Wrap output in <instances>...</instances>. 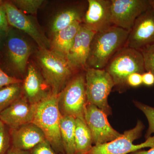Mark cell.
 Here are the masks:
<instances>
[{
  "label": "cell",
  "instance_id": "obj_1",
  "mask_svg": "<svg viewBox=\"0 0 154 154\" xmlns=\"http://www.w3.org/2000/svg\"><path fill=\"white\" fill-rule=\"evenodd\" d=\"M129 33L113 25L95 33L91 42L87 69H105L116 53L124 47Z\"/></svg>",
  "mask_w": 154,
  "mask_h": 154
},
{
  "label": "cell",
  "instance_id": "obj_2",
  "mask_svg": "<svg viewBox=\"0 0 154 154\" xmlns=\"http://www.w3.org/2000/svg\"><path fill=\"white\" fill-rule=\"evenodd\" d=\"M36 58L52 94L58 95L75 75V70L66 56L51 49H39Z\"/></svg>",
  "mask_w": 154,
  "mask_h": 154
},
{
  "label": "cell",
  "instance_id": "obj_3",
  "mask_svg": "<svg viewBox=\"0 0 154 154\" xmlns=\"http://www.w3.org/2000/svg\"><path fill=\"white\" fill-rule=\"evenodd\" d=\"M58 95L52 94L36 104L32 123L42 131L46 140L58 154L65 153L60 136L62 115L58 106Z\"/></svg>",
  "mask_w": 154,
  "mask_h": 154
},
{
  "label": "cell",
  "instance_id": "obj_4",
  "mask_svg": "<svg viewBox=\"0 0 154 154\" xmlns=\"http://www.w3.org/2000/svg\"><path fill=\"white\" fill-rule=\"evenodd\" d=\"M104 69L112 78L115 86L124 87L130 75L146 72L143 55L140 51L124 46L111 58Z\"/></svg>",
  "mask_w": 154,
  "mask_h": 154
},
{
  "label": "cell",
  "instance_id": "obj_5",
  "mask_svg": "<svg viewBox=\"0 0 154 154\" xmlns=\"http://www.w3.org/2000/svg\"><path fill=\"white\" fill-rule=\"evenodd\" d=\"M58 106L62 116L84 118L88 105L85 76L82 73L75 75L58 94Z\"/></svg>",
  "mask_w": 154,
  "mask_h": 154
},
{
  "label": "cell",
  "instance_id": "obj_6",
  "mask_svg": "<svg viewBox=\"0 0 154 154\" xmlns=\"http://www.w3.org/2000/svg\"><path fill=\"white\" fill-rule=\"evenodd\" d=\"M85 76L88 104L95 105L107 116L111 115L108 97L115 85L110 75L104 69L88 68Z\"/></svg>",
  "mask_w": 154,
  "mask_h": 154
},
{
  "label": "cell",
  "instance_id": "obj_7",
  "mask_svg": "<svg viewBox=\"0 0 154 154\" xmlns=\"http://www.w3.org/2000/svg\"><path fill=\"white\" fill-rule=\"evenodd\" d=\"M144 128L143 122L138 120L135 127L125 131L120 137L107 143L93 146L85 154H129L145 148H153L154 136L140 144L133 143L142 136Z\"/></svg>",
  "mask_w": 154,
  "mask_h": 154
},
{
  "label": "cell",
  "instance_id": "obj_8",
  "mask_svg": "<svg viewBox=\"0 0 154 154\" xmlns=\"http://www.w3.org/2000/svg\"><path fill=\"white\" fill-rule=\"evenodd\" d=\"M114 26L130 32L137 19L151 7L150 0H111Z\"/></svg>",
  "mask_w": 154,
  "mask_h": 154
},
{
  "label": "cell",
  "instance_id": "obj_9",
  "mask_svg": "<svg viewBox=\"0 0 154 154\" xmlns=\"http://www.w3.org/2000/svg\"><path fill=\"white\" fill-rule=\"evenodd\" d=\"M107 116L95 105L88 104L84 118L91 131L95 145L109 142L121 136L122 134L111 126Z\"/></svg>",
  "mask_w": 154,
  "mask_h": 154
},
{
  "label": "cell",
  "instance_id": "obj_10",
  "mask_svg": "<svg viewBox=\"0 0 154 154\" xmlns=\"http://www.w3.org/2000/svg\"><path fill=\"white\" fill-rule=\"evenodd\" d=\"M9 25L27 33L38 45L40 49H50L49 40L33 19L23 14L11 2L2 3Z\"/></svg>",
  "mask_w": 154,
  "mask_h": 154
},
{
  "label": "cell",
  "instance_id": "obj_11",
  "mask_svg": "<svg viewBox=\"0 0 154 154\" xmlns=\"http://www.w3.org/2000/svg\"><path fill=\"white\" fill-rule=\"evenodd\" d=\"M154 44V9L150 8L141 14L135 22L125 47L140 51Z\"/></svg>",
  "mask_w": 154,
  "mask_h": 154
},
{
  "label": "cell",
  "instance_id": "obj_12",
  "mask_svg": "<svg viewBox=\"0 0 154 154\" xmlns=\"http://www.w3.org/2000/svg\"><path fill=\"white\" fill-rule=\"evenodd\" d=\"M83 25L95 33L113 26L111 20V0H88Z\"/></svg>",
  "mask_w": 154,
  "mask_h": 154
},
{
  "label": "cell",
  "instance_id": "obj_13",
  "mask_svg": "<svg viewBox=\"0 0 154 154\" xmlns=\"http://www.w3.org/2000/svg\"><path fill=\"white\" fill-rule=\"evenodd\" d=\"M36 104H31L23 96L0 113V119L10 130L17 129L33 122Z\"/></svg>",
  "mask_w": 154,
  "mask_h": 154
},
{
  "label": "cell",
  "instance_id": "obj_14",
  "mask_svg": "<svg viewBox=\"0 0 154 154\" xmlns=\"http://www.w3.org/2000/svg\"><path fill=\"white\" fill-rule=\"evenodd\" d=\"M6 38L7 57L12 68L23 74L26 70L31 48L28 42L13 30H8Z\"/></svg>",
  "mask_w": 154,
  "mask_h": 154
},
{
  "label": "cell",
  "instance_id": "obj_15",
  "mask_svg": "<svg viewBox=\"0 0 154 154\" xmlns=\"http://www.w3.org/2000/svg\"><path fill=\"white\" fill-rule=\"evenodd\" d=\"M51 89L33 65L28 67L22 83V95L31 104H36L52 94Z\"/></svg>",
  "mask_w": 154,
  "mask_h": 154
},
{
  "label": "cell",
  "instance_id": "obj_16",
  "mask_svg": "<svg viewBox=\"0 0 154 154\" xmlns=\"http://www.w3.org/2000/svg\"><path fill=\"white\" fill-rule=\"evenodd\" d=\"M96 33L82 23L81 24L73 45L66 56L72 67L76 71L83 69L86 70L91 42Z\"/></svg>",
  "mask_w": 154,
  "mask_h": 154
},
{
  "label": "cell",
  "instance_id": "obj_17",
  "mask_svg": "<svg viewBox=\"0 0 154 154\" xmlns=\"http://www.w3.org/2000/svg\"><path fill=\"white\" fill-rule=\"evenodd\" d=\"M10 132L11 146L22 150L30 151L46 140L42 131L32 122L10 130Z\"/></svg>",
  "mask_w": 154,
  "mask_h": 154
},
{
  "label": "cell",
  "instance_id": "obj_18",
  "mask_svg": "<svg viewBox=\"0 0 154 154\" xmlns=\"http://www.w3.org/2000/svg\"><path fill=\"white\" fill-rule=\"evenodd\" d=\"M82 22L76 21L69 27L54 34L50 49L67 56Z\"/></svg>",
  "mask_w": 154,
  "mask_h": 154
},
{
  "label": "cell",
  "instance_id": "obj_19",
  "mask_svg": "<svg viewBox=\"0 0 154 154\" xmlns=\"http://www.w3.org/2000/svg\"><path fill=\"white\" fill-rule=\"evenodd\" d=\"M85 13L79 7H70L65 9L59 13L53 21L51 25V32L54 34L69 27L76 21L82 22Z\"/></svg>",
  "mask_w": 154,
  "mask_h": 154
},
{
  "label": "cell",
  "instance_id": "obj_20",
  "mask_svg": "<svg viewBox=\"0 0 154 154\" xmlns=\"http://www.w3.org/2000/svg\"><path fill=\"white\" fill-rule=\"evenodd\" d=\"M75 118L69 116H62L60 136L65 154H75Z\"/></svg>",
  "mask_w": 154,
  "mask_h": 154
},
{
  "label": "cell",
  "instance_id": "obj_21",
  "mask_svg": "<svg viewBox=\"0 0 154 154\" xmlns=\"http://www.w3.org/2000/svg\"><path fill=\"white\" fill-rule=\"evenodd\" d=\"M75 154H85L93 147L92 135L85 118L75 119Z\"/></svg>",
  "mask_w": 154,
  "mask_h": 154
},
{
  "label": "cell",
  "instance_id": "obj_22",
  "mask_svg": "<svg viewBox=\"0 0 154 154\" xmlns=\"http://www.w3.org/2000/svg\"><path fill=\"white\" fill-rule=\"evenodd\" d=\"M22 96V83L0 89V113Z\"/></svg>",
  "mask_w": 154,
  "mask_h": 154
},
{
  "label": "cell",
  "instance_id": "obj_23",
  "mask_svg": "<svg viewBox=\"0 0 154 154\" xmlns=\"http://www.w3.org/2000/svg\"><path fill=\"white\" fill-rule=\"evenodd\" d=\"M42 0H14L11 2L23 14H35L44 3Z\"/></svg>",
  "mask_w": 154,
  "mask_h": 154
},
{
  "label": "cell",
  "instance_id": "obj_24",
  "mask_svg": "<svg viewBox=\"0 0 154 154\" xmlns=\"http://www.w3.org/2000/svg\"><path fill=\"white\" fill-rule=\"evenodd\" d=\"M133 102L135 106L145 114L148 121L149 127L145 136L146 139L154 134V107L137 101H134Z\"/></svg>",
  "mask_w": 154,
  "mask_h": 154
},
{
  "label": "cell",
  "instance_id": "obj_25",
  "mask_svg": "<svg viewBox=\"0 0 154 154\" xmlns=\"http://www.w3.org/2000/svg\"><path fill=\"white\" fill-rule=\"evenodd\" d=\"M143 55L146 71H150L154 75V44L141 50Z\"/></svg>",
  "mask_w": 154,
  "mask_h": 154
},
{
  "label": "cell",
  "instance_id": "obj_26",
  "mask_svg": "<svg viewBox=\"0 0 154 154\" xmlns=\"http://www.w3.org/2000/svg\"><path fill=\"white\" fill-rule=\"evenodd\" d=\"M11 147L10 130L5 125L0 131V154H8Z\"/></svg>",
  "mask_w": 154,
  "mask_h": 154
},
{
  "label": "cell",
  "instance_id": "obj_27",
  "mask_svg": "<svg viewBox=\"0 0 154 154\" xmlns=\"http://www.w3.org/2000/svg\"><path fill=\"white\" fill-rule=\"evenodd\" d=\"M30 151L32 154H58L46 140L35 146Z\"/></svg>",
  "mask_w": 154,
  "mask_h": 154
},
{
  "label": "cell",
  "instance_id": "obj_28",
  "mask_svg": "<svg viewBox=\"0 0 154 154\" xmlns=\"http://www.w3.org/2000/svg\"><path fill=\"white\" fill-rule=\"evenodd\" d=\"M23 80L7 74L0 67V89L13 84H21Z\"/></svg>",
  "mask_w": 154,
  "mask_h": 154
},
{
  "label": "cell",
  "instance_id": "obj_29",
  "mask_svg": "<svg viewBox=\"0 0 154 154\" xmlns=\"http://www.w3.org/2000/svg\"><path fill=\"white\" fill-rule=\"evenodd\" d=\"M141 74L135 72L130 75L126 80V85L130 87L137 88L142 85Z\"/></svg>",
  "mask_w": 154,
  "mask_h": 154
},
{
  "label": "cell",
  "instance_id": "obj_30",
  "mask_svg": "<svg viewBox=\"0 0 154 154\" xmlns=\"http://www.w3.org/2000/svg\"><path fill=\"white\" fill-rule=\"evenodd\" d=\"M8 25L5 11L2 3L0 5V33L7 34L9 30Z\"/></svg>",
  "mask_w": 154,
  "mask_h": 154
},
{
  "label": "cell",
  "instance_id": "obj_31",
  "mask_svg": "<svg viewBox=\"0 0 154 154\" xmlns=\"http://www.w3.org/2000/svg\"><path fill=\"white\" fill-rule=\"evenodd\" d=\"M143 84L144 85L151 87L154 85V75L151 72L146 71L142 74Z\"/></svg>",
  "mask_w": 154,
  "mask_h": 154
},
{
  "label": "cell",
  "instance_id": "obj_32",
  "mask_svg": "<svg viewBox=\"0 0 154 154\" xmlns=\"http://www.w3.org/2000/svg\"><path fill=\"white\" fill-rule=\"evenodd\" d=\"M8 154H32L30 151L22 150L11 146Z\"/></svg>",
  "mask_w": 154,
  "mask_h": 154
},
{
  "label": "cell",
  "instance_id": "obj_33",
  "mask_svg": "<svg viewBox=\"0 0 154 154\" xmlns=\"http://www.w3.org/2000/svg\"><path fill=\"white\" fill-rule=\"evenodd\" d=\"M129 154H154V148H151L148 150H140L137 151L133 152Z\"/></svg>",
  "mask_w": 154,
  "mask_h": 154
},
{
  "label": "cell",
  "instance_id": "obj_34",
  "mask_svg": "<svg viewBox=\"0 0 154 154\" xmlns=\"http://www.w3.org/2000/svg\"><path fill=\"white\" fill-rule=\"evenodd\" d=\"M7 34L0 33V47H1V45H2L3 36H5V35H7Z\"/></svg>",
  "mask_w": 154,
  "mask_h": 154
},
{
  "label": "cell",
  "instance_id": "obj_35",
  "mask_svg": "<svg viewBox=\"0 0 154 154\" xmlns=\"http://www.w3.org/2000/svg\"><path fill=\"white\" fill-rule=\"evenodd\" d=\"M5 126V125L3 123V122H2V120H1V119H0V131H1V130H2V129Z\"/></svg>",
  "mask_w": 154,
  "mask_h": 154
},
{
  "label": "cell",
  "instance_id": "obj_36",
  "mask_svg": "<svg viewBox=\"0 0 154 154\" xmlns=\"http://www.w3.org/2000/svg\"><path fill=\"white\" fill-rule=\"evenodd\" d=\"M150 2L152 8L154 9V0H150Z\"/></svg>",
  "mask_w": 154,
  "mask_h": 154
},
{
  "label": "cell",
  "instance_id": "obj_37",
  "mask_svg": "<svg viewBox=\"0 0 154 154\" xmlns=\"http://www.w3.org/2000/svg\"><path fill=\"white\" fill-rule=\"evenodd\" d=\"M2 1H0V5H1V4H2Z\"/></svg>",
  "mask_w": 154,
  "mask_h": 154
},
{
  "label": "cell",
  "instance_id": "obj_38",
  "mask_svg": "<svg viewBox=\"0 0 154 154\" xmlns=\"http://www.w3.org/2000/svg\"><path fill=\"white\" fill-rule=\"evenodd\" d=\"M65 154V153H64V154Z\"/></svg>",
  "mask_w": 154,
  "mask_h": 154
}]
</instances>
